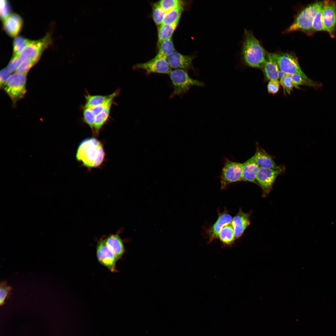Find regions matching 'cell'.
<instances>
[{
	"mask_svg": "<svg viewBox=\"0 0 336 336\" xmlns=\"http://www.w3.org/2000/svg\"><path fill=\"white\" fill-rule=\"evenodd\" d=\"M21 62L19 55H13L8 64L7 68L12 72L16 71Z\"/></svg>",
	"mask_w": 336,
	"mask_h": 336,
	"instance_id": "8d00e7d4",
	"label": "cell"
},
{
	"mask_svg": "<svg viewBox=\"0 0 336 336\" xmlns=\"http://www.w3.org/2000/svg\"><path fill=\"white\" fill-rule=\"evenodd\" d=\"M158 3L166 13L183 4L181 1L178 0H161Z\"/></svg>",
	"mask_w": 336,
	"mask_h": 336,
	"instance_id": "1f68e13d",
	"label": "cell"
},
{
	"mask_svg": "<svg viewBox=\"0 0 336 336\" xmlns=\"http://www.w3.org/2000/svg\"><path fill=\"white\" fill-rule=\"evenodd\" d=\"M35 64L29 60L26 59L22 60L16 72L21 74L26 75L31 68Z\"/></svg>",
	"mask_w": 336,
	"mask_h": 336,
	"instance_id": "836d02e7",
	"label": "cell"
},
{
	"mask_svg": "<svg viewBox=\"0 0 336 336\" xmlns=\"http://www.w3.org/2000/svg\"><path fill=\"white\" fill-rule=\"evenodd\" d=\"M105 153L101 142L94 137L86 138L80 143L76 157L85 167L91 168L100 166L105 159Z\"/></svg>",
	"mask_w": 336,
	"mask_h": 336,
	"instance_id": "6da1fadb",
	"label": "cell"
},
{
	"mask_svg": "<svg viewBox=\"0 0 336 336\" xmlns=\"http://www.w3.org/2000/svg\"><path fill=\"white\" fill-rule=\"evenodd\" d=\"M244 63L251 67L263 69L266 60L267 52L253 33L245 30L242 49Z\"/></svg>",
	"mask_w": 336,
	"mask_h": 336,
	"instance_id": "7a4b0ae2",
	"label": "cell"
},
{
	"mask_svg": "<svg viewBox=\"0 0 336 336\" xmlns=\"http://www.w3.org/2000/svg\"><path fill=\"white\" fill-rule=\"evenodd\" d=\"M0 4V17L3 21L11 14V8L7 0H1Z\"/></svg>",
	"mask_w": 336,
	"mask_h": 336,
	"instance_id": "e575fe53",
	"label": "cell"
},
{
	"mask_svg": "<svg viewBox=\"0 0 336 336\" xmlns=\"http://www.w3.org/2000/svg\"><path fill=\"white\" fill-rule=\"evenodd\" d=\"M169 75L173 87L171 97L185 94L192 86H204L202 82L191 78L187 71L184 70L174 69L171 71Z\"/></svg>",
	"mask_w": 336,
	"mask_h": 336,
	"instance_id": "277c9868",
	"label": "cell"
},
{
	"mask_svg": "<svg viewBox=\"0 0 336 336\" xmlns=\"http://www.w3.org/2000/svg\"><path fill=\"white\" fill-rule=\"evenodd\" d=\"M263 69L267 79L278 80L280 70L273 53L267 52L266 60Z\"/></svg>",
	"mask_w": 336,
	"mask_h": 336,
	"instance_id": "ffe728a7",
	"label": "cell"
},
{
	"mask_svg": "<svg viewBox=\"0 0 336 336\" xmlns=\"http://www.w3.org/2000/svg\"><path fill=\"white\" fill-rule=\"evenodd\" d=\"M119 90H116L110 94V96L106 100L100 105L91 108L92 111L96 115H97L108 107L112 105L114 98L119 94Z\"/></svg>",
	"mask_w": 336,
	"mask_h": 336,
	"instance_id": "4316f807",
	"label": "cell"
},
{
	"mask_svg": "<svg viewBox=\"0 0 336 336\" xmlns=\"http://www.w3.org/2000/svg\"><path fill=\"white\" fill-rule=\"evenodd\" d=\"M158 53L155 56L157 58H167L175 51V48L171 38L162 42L159 45Z\"/></svg>",
	"mask_w": 336,
	"mask_h": 336,
	"instance_id": "d4e9b609",
	"label": "cell"
},
{
	"mask_svg": "<svg viewBox=\"0 0 336 336\" xmlns=\"http://www.w3.org/2000/svg\"><path fill=\"white\" fill-rule=\"evenodd\" d=\"M322 7L318 10L314 17L312 24L313 32L324 31L322 18Z\"/></svg>",
	"mask_w": 336,
	"mask_h": 336,
	"instance_id": "d6a6232c",
	"label": "cell"
},
{
	"mask_svg": "<svg viewBox=\"0 0 336 336\" xmlns=\"http://www.w3.org/2000/svg\"><path fill=\"white\" fill-rule=\"evenodd\" d=\"M220 180L222 189L231 184L242 181V164L225 159Z\"/></svg>",
	"mask_w": 336,
	"mask_h": 336,
	"instance_id": "ba28073f",
	"label": "cell"
},
{
	"mask_svg": "<svg viewBox=\"0 0 336 336\" xmlns=\"http://www.w3.org/2000/svg\"><path fill=\"white\" fill-rule=\"evenodd\" d=\"M273 54L279 69L281 71L287 74L298 75L311 83L318 82L313 81L305 74L299 65L297 58L294 55L289 53L280 52Z\"/></svg>",
	"mask_w": 336,
	"mask_h": 336,
	"instance_id": "5b68a950",
	"label": "cell"
},
{
	"mask_svg": "<svg viewBox=\"0 0 336 336\" xmlns=\"http://www.w3.org/2000/svg\"><path fill=\"white\" fill-rule=\"evenodd\" d=\"M280 82L278 80L269 81L267 86L268 91L269 93L275 94L278 91L280 87Z\"/></svg>",
	"mask_w": 336,
	"mask_h": 336,
	"instance_id": "74e56055",
	"label": "cell"
},
{
	"mask_svg": "<svg viewBox=\"0 0 336 336\" xmlns=\"http://www.w3.org/2000/svg\"><path fill=\"white\" fill-rule=\"evenodd\" d=\"M30 40L21 36L16 37L13 42V55H19Z\"/></svg>",
	"mask_w": 336,
	"mask_h": 336,
	"instance_id": "83f0119b",
	"label": "cell"
},
{
	"mask_svg": "<svg viewBox=\"0 0 336 336\" xmlns=\"http://www.w3.org/2000/svg\"><path fill=\"white\" fill-rule=\"evenodd\" d=\"M194 56L184 55L175 51L167 58L171 68L180 69L187 71L193 69L192 62Z\"/></svg>",
	"mask_w": 336,
	"mask_h": 336,
	"instance_id": "9a60e30c",
	"label": "cell"
},
{
	"mask_svg": "<svg viewBox=\"0 0 336 336\" xmlns=\"http://www.w3.org/2000/svg\"><path fill=\"white\" fill-rule=\"evenodd\" d=\"M280 84L282 87L284 92L290 94L293 88H297L290 75L285 73L280 79Z\"/></svg>",
	"mask_w": 336,
	"mask_h": 336,
	"instance_id": "f1b7e54d",
	"label": "cell"
},
{
	"mask_svg": "<svg viewBox=\"0 0 336 336\" xmlns=\"http://www.w3.org/2000/svg\"><path fill=\"white\" fill-rule=\"evenodd\" d=\"M253 156L259 168L277 169L283 167L278 165L272 157L258 144Z\"/></svg>",
	"mask_w": 336,
	"mask_h": 336,
	"instance_id": "e0dca14e",
	"label": "cell"
},
{
	"mask_svg": "<svg viewBox=\"0 0 336 336\" xmlns=\"http://www.w3.org/2000/svg\"><path fill=\"white\" fill-rule=\"evenodd\" d=\"M183 10V4L166 12L161 24L167 25L178 23Z\"/></svg>",
	"mask_w": 336,
	"mask_h": 336,
	"instance_id": "cb8c5ba5",
	"label": "cell"
},
{
	"mask_svg": "<svg viewBox=\"0 0 336 336\" xmlns=\"http://www.w3.org/2000/svg\"><path fill=\"white\" fill-rule=\"evenodd\" d=\"M217 212L218 217L217 220L207 231L208 236V244L211 243L214 240L218 239L219 233L222 229L224 226L232 222V217L226 209L222 212H220L219 211Z\"/></svg>",
	"mask_w": 336,
	"mask_h": 336,
	"instance_id": "4fadbf2b",
	"label": "cell"
},
{
	"mask_svg": "<svg viewBox=\"0 0 336 336\" xmlns=\"http://www.w3.org/2000/svg\"><path fill=\"white\" fill-rule=\"evenodd\" d=\"M178 23L171 25H161L158 30L157 44L159 45L162 42L171 38Z\"/></svg>",
	"mask_w": 336,
	"mask_h": 336,
	"instance_id": "603a6c76",
	"label": "cell"
},
{
	"mask_svg": "<svg viewBox=\"0 0 336 336\" xmlns=\"http://www.w3.org/2000/svg\"><path fill=\"white\" fill-rule=\"evenodd\" d=\"M322 18L324 31L331 37H334L336 27V1L325 0L323 2Z\"/></svg>",
	"mask_w": 336,
	"mask_h": 336,
	"instance_id": "30bf717a",
	"label": "cell"
},
{
	"mask_svg": "<svg viewBox=\"0 0 336 336\" xmlns=\"http://www.w3.org/2000/svg\"><path fill=\"white\" fill-rule=\"evenodd\" d=\"M96 254L97 260L101 264L112 272H117L115 265L118 260L103 239H100L97 243Z\"/></svg>",
	"mask_w": 336,
	"mask_h": 336,
	"instance_id": "7c38bea8",
	"label": "cell"
},
{
	"mask_svg": "<svg viewBox=\"0 0 336 336\" xmlns=\"http://www.w3.org/2000/svg\"><path fill=\"white\" fill-rule=\"evenodd\" d=\"M26 75L16 72L10 76L5 84L3 89L14 105L26 93Z\"/></svg>",
	"mask_w": 336,
	"mask_h": 336,
	"instance_id": "8992f818",
	"label": "cell"
},
{
	"mask_svg": "<svg viewBox=\"0 0 336 336\" xmlns=\"http://www.w3.org/2000/svg\"><path fill=\"white\" fill-rule=\"evenodd\" d=\"M242 164V181L256 184V176L259 168L253 156Z\"/></svg>",
	"mask_w": 336,
	"mask_h": 336,
	"instance_id": "ac0fdd59",
	"label": "cell"
},
{
	"mask_svg": "<svg viewBox=\"0 0 336 336\" xmlns=\"http://www.w3.org/2000/svg\"><path fill=\"white\" fill-rule=\"evenodd\" d=\"M133 68L134 69L143 70L149 74H169L172 70L167 58L155 57L146 62L134 65Z\"/></svg>",
	"mask_w": 336,
	"mask_h": 336,
	"instance_id": "8fae6325",
	"label": "cell"
},
{
	"mask_svg": "<svg viewBox=\"0 0 336 336\" xmlns=\"http://www.w3.org/2000/svg\"><path fill=\"white\" fill-rule=\"evenodd\" d=\"M323 2H316L303 8L296 15L293 23L285 30L288 33L301 31L308 33L313 32L312 24L314 17L322 7Z\"/></svg>",
	"mask_w": 336,
	"mask_h": 336,
	"instance_id": "3957f363",
	"label": "cell"
},
{
	"mask_svg": "<svg viewBox=\"0 0 336 336\" xmlns=\"http://www.w3.org/2000/svg\"><path fill=\"white\" fill-rule=\"evenodd\" d=\"M11 289V287L5 282H2L0 286V304L3 305L7 295Z\"/></svg>",
	"mask_w": 336,
	"mask_h": 336,
	"instance_id": "d590c367",
	"label": "cell"
},
{
	"mask_svg": "<svg viewBox=\"0 0 336 336\" xmlns=\"http://www.w3.org/2000/svg\"><path fill=\"white\" fill-rule=\"evenodd\" d=\"M283 167L277 169L259 168L256 176V181L262 191V196L266 197L272 189L277 177L284 171Z\"/></svg>",
	"mask_w": 336,
	"mask_h": 336,
	"instance_id": "9c48e42d",
	"label": "cell"
},
{
	"mask_svg": "<svg viewBox=\"0 0 336 336\" xmlns=\"http://www.w3.org/2000/svg\"><path fill=\"white\" fill-rule=\"evenodd\" d=\"M11 72L7 68H4L0 72V87L3 89L5 84L9 77Z\"/></svg>",
	"mask_w": 336,
	"mask_h": 336,
	"instance_id": "f35d334b",
	"label": "cell"
},
{
	"mask_svg": "<svg viewBox=\"0 0 336 336\" xmlns=\"http://www.w3.org/2000/svg\"><path fill=\"white\" fill-rule=\"evenodd\" d=\"M218 238L224 246H231L233 244L235 239L232 224L226 225L222 229Z\"/></svg>",
	"mask_w": 336,
	"mask_h": 336,
	"instance_id": "44dd1931",
	"label": "cell"
},
{
	"mask_svg": "<svg viewBox=\"0 0 336 336\" xmlns=\"http://www.w3.org/2000/svg\"><path fill=\"white\" fill-rule=\"evenodd\" d=\"M252 212L247 213L243 211L240 208L238 212L234 216L232 221L235 240L240 238L250 224V217Z\"/></svg>",
	"mask_w": 336,
	"mask_h": 336,
	"instance_id": "5bb4252c",
	"label": "cell"
},
{
	"mask_svg": "<svg viewBox=\"0 0 336 336\" xmlns=\"http://www.w3.org/2000/svg\"><path fill=\"white\" fill-rule=\"evenodd\" d=\"M82 110L83 120L89 126L92 131L94 128L96 116L91 108L83 106Z\"/></svg>",
	"mask_w": 336,
	"mask_h": 336,
	"instance_id": "4dcf8cb0",
	"label": "cell"
},
{
	"mask_svg": "<svg viewBox=\"0 0 336 336\" xmlns=\"http://www.w3.org/2000/svg\"><path fill=\"white\" fill-rule=\"evenodd\" d=\"M166 13L158 2L154 4L152 12V17L156 25L160 26L162 24Z\"/></svg>",
	"mask_w": 336,
	"mask_h": 336,
	"instance_id": "f546056e",
	"label": "cell"
},
{
	"mask_svg": "<svg viewBox=\"0 0 336 336\" xmlns=\"http://www.w3.org/2000/svg\"><path fill=\"white\" fill-rule=\"evenodd\" d=\"M112 105L104 110L96 116L94 128L92 132L93 134L97 136L100 130L109 119Z\"/></svg>",
	"mask_w": 336,
	"mask_h": 336,
	"instance_id": "7402d4cb",
	"label": "cell"
},
{
	"mask_svg": "<svg viewBox=\"0 0 336 336\" xmlns=\"http://www.w3.org/2000/svg\"><path fill=\"white\" fill-rule=\"evenodd\" d=\"M104 240L117 260L121 259L125 252V249L122 240L119 235L117 234L110 235Z\"/></svg>",
	"mask_w": 336,
	"mask_h": 336,
	"instance_id": "d6986e66",
	"label": "cell"
},
{
	"mask_svg": "<svg viewBox=\"0 0 336 336\" xmlns=\"http://www.w3.org/2000/svg\"><path fill=\"white\" fill-rule=\"evenodd\" d=\"M3 21V28L5 31L11 37H16L21 30L23 25V20L21 16L13 13Z\"/></svg>",
	"mask_w": 336,
	"mask_h": 336,
	"instance_id": "2e32d148",
	"label": "cell"
},
{
	"mask_svg": "<svg viewBox=\"0 0 336 336\" xmlns=\"http://www.w3.org/2000/svg\"><path fill=\"white\" fill-rule=\"evenodd\" d=\"M110 96L108 95H91L87 93L85 95L86 103L84 106L91 108L104 102Z\"/></svg>",
	"mask_w": 336,
	"mask_h": 336,
	"instance_id": "484cf974",
	"label": "cell"
},
{
	"mask_svg": "<svg viewBox=\"0 0 336 336\" xmlns=\"http://www.w3.org/2000/svg\"><path fill=\"white\" fill-rule=\"evenodd\" d=\"M50 35L48 33L43 38L30 42L19 55L21 61L28 59L35 65L39 60L43 52L51 44Z\"/></svg>",
	"mask_w": 336,
	"mask_h": 336,
	"instance_id": "52a82bcc",
	"label": "cell"
}]
</instances>
